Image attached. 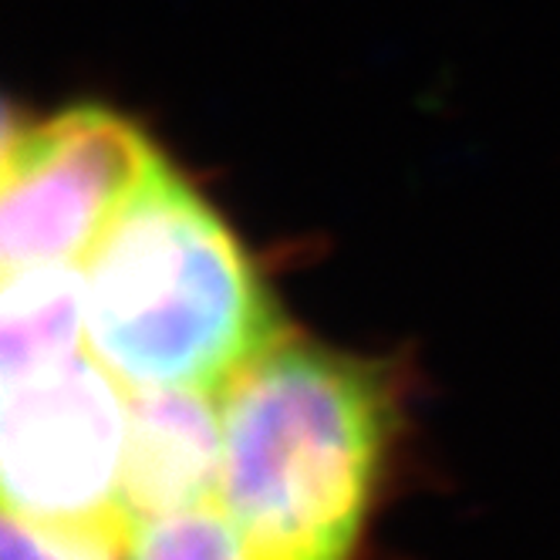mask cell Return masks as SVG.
Returning <instances> with one entry per match:
<instances>
[{"mask_svg": "<svg viewBox=\"0 0 560 560\" xmlns=\"http://www.w3.org/2000/svg\"><path fill=\"white\" fill-rule=\"evenodd\" d=\"M217 503L250 560H351L395 429L382 365L280 338L220 392Z\"/></svg>", "mask_w": 560, "mask_h": 560, "instance_id": "obj_1", "label": "cell"}, {"mask_svg": "<svg viewBox=\"0 0 560 560\" xmlns=\"http://www.w3.org/2000/svg\"><path fill=\"white\" fill-rule=\"evenodd\" d=\"M82 273L89 348L129 392H223L288 338L247 250L166 159L102 233Z\"/></svg>", "mask_w": 560, "mask_h": 560, "instance_id": "obj_2", "label": "cell"}, {"mask_svg": "<svg viewBox=\"0 0 560 560\" xmlns=\"http://www.w3.org/2000/svg\"><path fill=\"white\" fill-rule=\"evenodd\" d=\"M126 450L129 388L92 348L51 372L4 385L0 487L8 513L129 540Z\"/></svg>", "mask_w": 560, "mask_h": 560, "instance_id": "obj_3", "label": "cell"}, {"mask_svg": "<svg viewBox=\"0 0 560 560\" xmlns=\"http://www.w3.org/2000/svg\"><path fill=\"white\" fill-rule=\"evenodd\" d=\"M163 163L149 136L102 105H74L8 132L0 192L4 270L82 267L102 233Z\"/></svg>", "mask_w": 560, "mask_h": 560, "instance_id": "obj_4", "label": "cell"}, {"mask_svg": "<svg viewBox=\"0 0 560 560\" xmlns=\"http://www.w3.org/2000/svg\"><path fill=\"white\" fill-rule=\"evenodd\" d=\"M223 459L220 392H129V450L122 506L129 534L142 520L213 503Z\"/></svg>", "mask_w": 560, "mask_h": 560, "instance_id": "obj_5", "label": "cell"}, {"mask_svg": "<svg viewBox=\"0 0 560 560\" xmlns=\"http://www.w3.org/2000/svg\"><path fill=\"white\" fill-rule=\"evenodd\" d=\"M89 351L85 273L74 264L4 270L0 382L51 372Z\"/></svg>", "mask_w": 560, "mask_h": 560, "instance_id": "obj_6", "label": "cell"}, {"mask_svg": "<svg viewBox=\"0 0 560 560\" xmlns=\"http://www.w3.org/2000/svg\"><path fill=\"white\" fill-rule=\"evenodd\" d=\"M126 560H250V553L213 500L142 520L129 534Z\"/></svg>", "mask_w": 560, "mask_h": 560, "instance_id": "obj_7", "label": "cell"}, {"mask_svg": "<svg viewBox=\"0 0 560 560\" xmlns=\"http://www.w3.org/2000/svg\"><path fill=\"white\" fill-rule=\"evenodd\" d=\"M126 537L105 530L55 527L4 510L0 560H126Z\"/></svg>", "mask_w": 560, "mask_h": 560, "instance_id": "obj_8", "label": "cell"}]
</instances>
